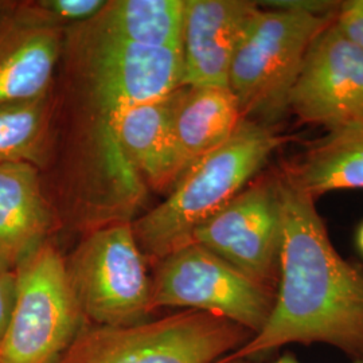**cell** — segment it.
<instances>
[{
    "label": "cell",
    "instance_id": "1",
    "mask_svg": "<svg viewBox=\"0 0 363 363\" xmlns=\"http://www.w3.org/2000/svg\"><path fill=\"white\" fill-rule=\"evenodd\" d=\"M280 179L284 223L274 306L259 333L223 361L294 343H325L363 359V271L340 257L315 199Z\"/></svg>",
    "mask_w": 363,
    "mask_h": 363
},
{
    "label": "cell",
    "instance_id": "2",
    "mask_svg": "<svg viewBox=\"0 0 363 363\" xmlns=\"http://www.w3.org/2000/svg\"><path fill=\"white\" fill-rule=\"evenodd\" d=\"M269 127L242 120L228 142L187 169L167 199L132 225L145 259L191 244L198 226L240 194L283 144Z\"/></svg>",
    "mask_w": 363,
    "mask_h": 363
},
{
    "label": "cell",
    "instance_id": "3",
    "mask_svg": "<svg viewBox=\"0 0 363 363\" xmlns=\"http://www.w3.org/2000/svg\"><path fill=\"white\" fill-rule=\"evenodd\" d=\"M335 19L306 6L257 10L241 39L229 74L244 120H279L313 40Z\"/></svg>",
    "mask_w": 363,
    "mask_h": 363
},
{
    "label": "cell",
    "instance_id": "4",
    "mask_svg": "<svg viewBox=\"0 0 363 363\" xmlns=\"http://www.w3.org/2000/svg\"><path fill=\"white\" fill-rule=\"evenodd\" d=\"M255 337L208 312L181 310L121 327H82L58 363H217Z\"/></svg>",
    "mask_w": 363,
    "mask_h": 363
},
{
    "label": "cell",
    "instance_id": "5",
    "mask_svg": "<svg viewBox=\"0 0 363 363\" xmlns=\"http://www.w3.org/2000/svg\"><path fill=\"white\" fill-rule=\"evenodd\" d=\"M16 300L0 340V363H58L86 320L66 259L45 241L15 268Z\"/></svg>",
    "mask_w": 363,
    "mask_h": 363
},
{
    "label": "cell",
    "instance_id": "6",
    "mask_svg": "<svg viewBox=\"0 0 363 363\" xmlns=\"http://www.w3.org/2000/svg\"><path fill=\"white\" fill-rule=\"evenodd\" d=\"M66 269L88 325L121 327L150 319L152 279L128 222L91 232L66 259Z\"/></svg>",
    "mask_w": 363,
    "mask_h": 363
},
{
    "label": "cell",
    "instance_id": "7",
    "mask_svg": "<svg viewBox=\"0 0 363 363\" xmlns=\"http://www.w3.org/2000/svg\"><path fill=\"white\" fill-rule=\"evenodd\" d=\"M151 307L208 312L255 335L267 323L277 291L237 269L206 247L189 244L156 262Z\"/></svg>",
    "mask_w": 363,
    "mask_h": 363
},
{
    "label": "cell",
    "instance_id": "8",
    "mask_svg": "<svg viewBox=\"0 0 363 363\" xmlns=\"http://www.w3.org/2000/svg\"><path fill=\"white\" fill-rule=\"evenodd\" d=\"M283 223L281 179L271 177L242 190L198 226L191 242L277 291Z\"/></svg>",
    "mask_w": 363,
    "mask_h": 363
},
{
    "label": "cell",
    "instance_id": "9",
    "mask_svg": "<svg viewBox=\"0 0 363 363\" xmlns=\"http://www.w3.org/2000/svg\"><path fill=\"white\" fill-rule=\"evenodd\" d=\"M82 67L91 100L108 124L125 108L182 88L181 49L139 46L86 31Z\"/></svg>",
    "mask_w": 363,
    "mask_h": 363
},
{
    "label": "cell",
    "instance_id": "10",
    "mask_svg": "<svg viewBox=\"0 0 363 363\" xmlns=\"http://www.w3.org/2000/svg\"><path fill=\"white\" fill-rule=\"evenodd\" d=\"M288 111L330 133L363 128V50L334 22L307 52Z\"/></svg>",
    "mask_w": 363,
    "mask_h": 363
},
{
    "label": "cell",
    "instance_id": "11",
    "mask_svg": "<svg viewBox=\"0 0 363 363\" xmlns=\"http://www.w3.org/2000/svg\"><path fill=\"white\" fill-rule=\"evenodd\" d=\"M259 6L242 0H184L182 86L229 88L234 54Z\"/></svg>",
    "mask_w": 363,
    "mask_h": 363
},
{
    "label": "cell",
    "instance_id": "12",
    "mask_svg": "<svg viewBox=\"0 0 363 363\" xmlns=\"http://www.w3.org/2000/svg\"><path fill=\"white\" fill-rule=\"evenodd\" d=\"M174 93L125 108L109 123L120 152L156 189L174 186L182 177L172 132Z\"/></svg>",
    "mask_w": 363,
    "mask_h": 363
},
{
    "label": "cell",
    "instance_id": "13",
    "mask_svg": "<svg viewBox=\"0 0 363 363\" xmlns=\"http://www.w3.org/2000/svg\"><path fill=\"white\" fill-rule=\"evenodd\" d=\"M60 52L58 31L21 15L0 26V104L45 96Z\"/></svg>",
    "mask_w": 363,
    "mask_h": 363
},
{
    "label": "cell",
    "instance_id": "14",
    "mask_svg": "<svg viewBox=\"0 0 363 363\" xmlns=\"http://www.w3.org/2000/svg\"><path fill=\"white\" fill-rule=\"evenodd\" d=\"M50 225L37 166L0 163V262L15 269L48 241Z\"/></svg>",
    "mask_w": 363,
    "mask_h": 363
},
{
    "label": "cell",
    "instance_id": "15",
    "mask_svg": "<svg viewBox=\"0 0 363 363\" xmlns=\"http://www.w3.org/2000/svg\"><path fill=\"white\" fill-rule=\"evenodd\" d=\"M244 118L229 88L182 86L174 93L172 132L182 175L230 139Z\"/></svg>",
    "mask_w": 363,
    "mask_h": 363
},
{
    "label": "cell",
    "instance_id": "16",
    "mask_svg": "<svg viewBox=\"0 0 363 363\" xmlns=\"http://www.w3.org/2000/svg\"><path fill=\"white\" fill-rule=\"evenodd\" d=\"M184 0H117L86 25V31L147 48L181 49Z\"/></svg>",
    "mask_w": 363,
    "mask_h": 363
},
{
    "label": "cell",
    "instance_id": "17",
    "mask_svg": "<svg viewBox=\"0 0 363 363\" xmlns=\"http://www.w3.org/2000/svg\"><path fill=\"white\" fill-rule=\"evenodd\" d=\"M283 178L312 199L328 191L363 189V128L330 133L286 167Z\"/></svg>",
    "mask_w": 363,
    "mask_h": 363
},
{
    "label": "cell",
    "instance_id": "18",
    "mask_svg": "<svg viewBox=\"0 0 363 363\" xmlns=\"http://www.w3.org/2000/svg\"><path fill=\"white\" fill-rule=\"evenodd\" d=\"M45 96L28 101L0 104V163L37 164L46 139Z\"/></svg>",
    "mask_w": 363,
    "mask_h": 363
},
{
    "label": "cell",
    "instance_id": "19",
    "mask_svg": "<svg viewBox=\"0 0 363 363\" xmlns=\"http://www.w3.org/2000/svg\"><path fill=\"white\" fill-rule=\"evenodd\" d=\"M106 1L101 0H50L40 7L48 13L69 21H91L103 10Z\"/></svg>",
    "mask_w": 363,
    "mask_h": 363
},
{
    "label": "cell",
    "instance_id": "20",
    "mask_svg": "<svg viewBox=\"0 0 363 363\" xmlns=\"http://www.w3.org/2000/svg\"><path fill=\"white\" fill-rule=\"evenodd\" d=\"M334 25L363 50V0H350L339 6Z\"/></svg>",
    "mask_w": 363,
    "mask_h": 363
},
{
    "label": "cell",
    "instance_id": "21",
    "mask_svg": "<svg viewBox=\"0 0 363 363\" xmlns=\"http://www.w3.org/2000/svg\"><path fill=\"white\" fill-rule=\"evenodd\" d=\"M16 300V273L15 269L0 262V340L4 335Z\"/></svg>",
    "mask_w": 363,
    "mask_h": 363
},
{
    "label": "cell",
    "instance_id": "22",
    "mask_svg": "<svg viewBox=\"0 0 363 363\" xmlns=\"http://www.w3.org/2000/svg\"><path fill=\"white\" fill-rule=\"evenodd\" d=\"M217 363H256L252 362V361H249V359H240V361H223V359H220V362ZM272 363H301L298 362V359L294 357V355H291V354H284V355H281L279 359H276L274 362ZM352 363H363V359H358V361H354Z\"/></svg>",
    "mask_w": 363,
    "mask_h": 363
},
{
    "label": "cell",
    "instance_id": "23",
    "mask_svg": "<svg viewBox=\"0 0 363 363\" xmlns=\"http://www.w3.org/2000/svg\"><path fill=\"white\" fill-rule=\"evenodd\" d=\"M358 247L361 249V252L363 253V223L358 230Z\"/></svg>",
    "mask_w": 363,
    "mask_h": 363
}]
</instances>
